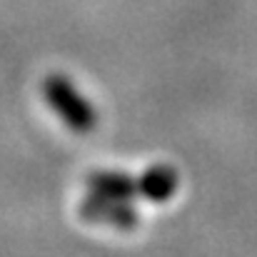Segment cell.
Segmentation results:
<instances>
[{
  "label": "cell",
  "mask_w": 257,
  "mask_h": 257,
  "mask_svg": "<svg viewBox=\"0 0 257 257\" xmlns=\"http://www.w3.org/2000/svg\"><path fill=\"white\" fill-rule=\"evenodd\" d=\"M80 210H83L85 220L102 222V225H110L117 230H130L138 225V212L130 200H107V197L90 195Z\"/></svg>",
  "instance_id": "2"
},
{
  "label": "cell",
  "mask_w": 257,
  "mask_h": 257,
  "mask_svg": "<svg viewBox=\"0 0 257 257\" xmlns=\"http://www.w3.org/2000/svg\"><path fill=\"white\" fill-rule=\"evenodd\" d=\"M90 195L107 197V200H133L138 195V185L130 175L115 170H97L87 177Z\"/></svg>",
  "instance_id": "4"
},
{
  "label": "cell",
  "mask_w": 257,
  "mask_h": 257,
  "mask_svg": "<svg viewBox=\"0 0 257 257\" xmlns=\"http://www.w3.org/2000/svg\"><path fill=\"white\" fill-rule=\"evenodd\" d=\"M138 185V195H143L150 202H168L177 192V172L170 165H150L148 170L140 175V180H135Z\"/></svg>",
  "instance_id": "3"
},
{
  "label": "cell",
  "mask_w": 257,
  "mask_h": 257,
  "mask_svg": "<svg viewBox=\"0 0 257 257\" xmlns=\"http://www.w3.org/2000/svg\"><path fill=\"white\" fill-rule=\"evenodd\" d=\"M43 92H45L48 105L68 127H73L75 133H87L95 127L97 112L92 102L65 75H50L43 85Z\"/></svg>",
  "instance_id": "1"
}]
</instances>
